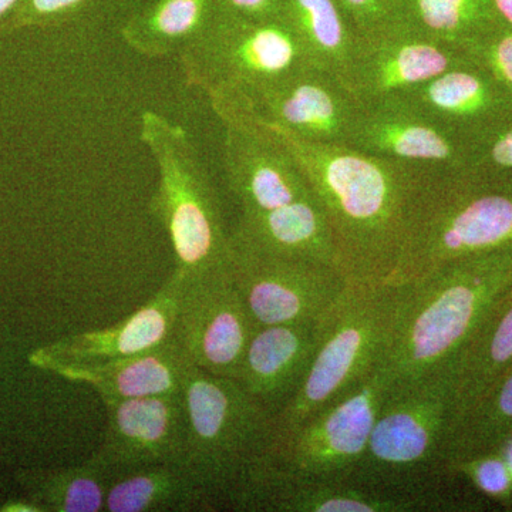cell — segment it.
I'll list each match as a JSON object with an SVG mask.
<instances>
[{"label": "cell", "instance_id": "6da1fadb", "mask_svg": "<svg viewBox=\"0 0 512 512\" xmlns=\"http://www.w3.org/2000/svg\"><path fill=\"white\" fill-rule=\"evenodd\" d=\"M268 127L289 148L315 194L340 274L349 284H389L421 197L440 175Z\"/></svg>", "mask_w": 512, "mask_h": 512}, {"label": "cell", "instance_id": "7a4b0ae2", "mask_svg": "<svg viewBox=\"0 0 512 512\" xmlns=\"http://www.w3.org/2000/svg\"><path fill=\"white\" fill-rule=\"evenodd\" d=\"M511 286L512 247L453 259L399 285L383 372L400 383L446 369Z\"/></svg>", "mask_w": 512, "mask_h": 512}, {"label": "cell", "instance_id": "3957f363", "mask_svg": "<svg viewBox=\"0 0 512 512\" xmlns=\"http://www.w3.org/2000/svg\"><path fill=\"white\" fill-rule=\"evenodd\" d=\"M453 427V380L446 369L392 383L349 478L383 493L441 495Z\"/></svg>", "mask_w": 512, "mask_h": 512}, {"label": "cell", "instance_id": "277c9868", "mask_svg": "<svg viewBox=\"0 0 512 512\" xmlns=\"http://www.w3.org/2000/svg\"><path fill=\"white\" fill-rule=\"evenodd\" d=\"M140 141L157 167L151 214L170 241L174 271L190 278L228 268L231 229L220 194L187 130L154 110L140 116Z\"/></svg>", "mask_w": 512, "mask_h": 512}, {"label": "cell", "instance_id": "5b68a950", "mask_svg": "<svg viewBox=\"0 0 512 512\" xmlns=\"http://www.w3.org/2000/svg\"><path fill=\"white\" fill-rule=\"evenodd\" d=\"M511 247L512 173L440 175L421 197L389 284H407L453 259Z\"/></svg>", "mask_w": 512, "mask_h": 512}, {"label": "cell", "instance_id": "8992f818", "mask_svg": "<svg viewBox=\"0 0 512 512\" xmlns=\"http://www.w3.org/2000/svg\"><path fill=\"white\" fill-rule=\"evenodd\" d=\"M183 466L217 500L229 501L271 450L274 416L235 379L192 366L183 386Z\"/></svg>", "mask_w": 512, "mask_h": 512}, {"label": "cell", "instance_id": "52a82bcc", "mask_svg": "<svg viewBox=\"0 0 512 512\" xmlns=\"http://www.w3.org/2000/svg\"><path fill=\"white\" fill-rule=\"evenodd\" d=\"M399 296V285L346 286L323 319L318 348L301 387L274 417L272 441L291 433L380 366Z\"/></svg>", "mask_w": 512, "mask_h": 512}, {"label": "cell", "instance_id": "ba28073f", "mask_svg": "<svg viewBox=\"0 0 512 512\" xmlns=\"http://www.w3.org/2000/svg\"><path fill=\"white\" fill-rule=\"evenodd\" d=\"M177 57L185 84L207 97L251 92L313 64L285 20L249 19L224 9Z\"/></svg>", "mask_w": 512, "mask_h": 512}, {"label": "cell", "instance_id": "9c48e42d", "mask_svg": "<svg viewBox=\"0 0 512 512\" xmlns=\"http://www.w3.org/2000/svg\"><path fill=\"white\" fill-rule=\"evenodd\" d=\"M390 384V377L377 366L349 392L272 441L268 460L298 480L349 478L365 453Z\"/></svg>", "mask_w": 512, "mask_h": 512}, {"label": "cell", "instance_id": "30bf717a", "mask_svg": "<svg viewBox=\"0 0 512 512\" xmlns=\"http://www.w3.org/2000/svg\"><path fill=\"white\" fill-rule=\"evenodd\" d=\"M222 124V158L239 215H272L319 205L289 148L247 111L210 101Z\"/></svg>", "mask_w": 512, "mask_h": 512}, {"label": "cell", "instance_id": "8fae6325", "mask_svg": "<svg viewBox=\"0 0 512 512\" xmlns=\"http://www.w3.org/2000/svg\"><path fill=\"white\" fill-rule=\"evenodd\" d=\"M231 247L229 271L256 328L325 318L349 284L326 262Z\"/></svg>", "mask_w": 512, "mask_h": 512}, {"label": "cell", "instance_id": "7c38bea8", "mask_svg": "<svg viewBox=\"0 0 512 512\" xmlns=\"http://www.w3.org/2000/svg\"><path fill=\"white\" fill-rule=\"evenodd\" d=\"M247 111L266 126L316 144L346 146L360 104L336 74L303 67L251 92L208 97Z\"/></svg>", "mask_w": 512, "mask_h": 512}, {"label": "cell", "instance_id": "4fadbf2b", "mask_svg": "<svg viewBox=\"0 0 512 512\" xmlns=\"http://www.w3.org/2000/svg\"><path fill=\"white\" fill-rule=\"evenodd\" d=\"M256 329L229 266L184 278L175 333L192 365L237 380Z\"/></svg>", "mask_w": 512, "mask_h": 512}, {"label": "cell", "instance_id": "5bb4252c", "mask_svg": "<svg viewBox=\"0 0 512 512\" xmlns=\"http://www.w3.org/2000/svg\"><path fill=\"white\" fill-rule=\"evenodd\" d=\"M346 146L439 175L470 170L474 153L466 138L394 97L360 106Z\"/></svg>", "mask_w": 512, "mask_h": 512}, {"label": "cell", "instance_id": "9a60e30c", "mask_svg": "<svg viewBox=\"0 0 512 512\" xmlns=\"http://www.w3.org/2000/svg\"><path fill=\"white\" fill-rule=\"evenodd\" d=\"M466 62L470 57L460 47L390 25L357 37L342 82L362 106L406 92Z\"/></svg>", "mask_w": 512, "mask_h": 512}, {"label": "cell", "instance_id": "2e32d148", "mask_svg": "<svg viewBox=\"0 0 512 512\" xmlns=\"http://www.w3.org/2000/svg\"><path fill=\"white\" fill-rule=\"evenodd\" d=\"M103 403L107 429L94 456L114 476L160 464L183 466L187 446L183 392Z\"/></svg>", "mask_w": 512, "mask_h": 512}, {"label": "cell", "instance_id": "e0dca14e", "mask_svg": "<svg viewBox=\"0 0 512 512\" xmlns=\"http://www.w3.org/2000/svg\"><path fill=\"white\" fill-rule=\"evenodd\" d=\"M183 275L173 271L136 312L106 329L74 333L30 353L29 362L50 372L66 365H96L156 349L175 335Z\"/></svg>", "mask_w": 512, "mask_h": 512}, {"label": "cell", "instance_id": "ac0fdd59", "mask_svg": "<svg viewBox=\"0 0 512 512\" xmlns=\"http://www.w3.org/2000/svg\"><path fill=\"white\" fill-rule=\"evenodd\" d=\"M392 97L466 138L473 146L512 119L510 97L483 67L471 60Z\"/></svg>", "mask_w": 512, "mask_h": 512}, {"label": "cell", "instance_id": "d6986e66", "mask_svg": "<svg viewBox=\"0 0 512 512\" xmlns=\"http://www.w3.org/2000/svg\"><path fill=\"white\" fill-rule=\"evenodd\" d=\"M323 319L262 326L249 340L237 382L272 416H278L301 387L318 348Z\"/></svg>", "mask_w": 512, "mask_h": 512}, {"label": "cell", "instance_id": "ffe728a7", "mask_svg": "<svg viewBox=\"0 0 512 512\" xmlns=\"http://www.w3.org/2000/svg\"><path fill=\"white\" fill-rule=\"evenodd\" d=\"M192 366L175 333L158 348L138 355L96 365L56 366L50 373L92 387L101 402H107L181 393Z\"/></svg>", "mask_w": 512, "mask_h": 512}, {"label": "cell", "instance_id": "44dd1931", "mask_svg": "<svg viewBox=\"0 0 512 512\" xmlns=\"http://www.w3.org/2000/svg\"><path fill=\"white\" fill-rule=\"evenodd\" d=\"M511 367L512 286L495 302L446 367L454 389L453 433L458 424L493 392Z\"/></svg>", "mask_w": 512, "mask_h": 512}, {"label": "cell", "instance_id": "7402d4cb", "mask_svg": "<svg viewBox=\"0 0 512 512\" xmlns=\"http://www.w3.org/2000/svg\"><path fill=\"white\" fill-rule=\"evenodd\" d=\"M181 464H160L119 474L107 491V512L204 510L217 503Z\"/></svg>", "mask_w": 512, "mask_h": 512}, {"label": "cell", "instance_id": "603a6c76", "mask_svg": "<svg viewBox=\"0 0 512 512\" xmlns=\"http://www.w3.org/2000/svg\"><path fill=\"white\" fill-rule=\"evenodd\" d=\"M220 9L218 0H156L121 26V39L147 59L177 56L210 26Z\"/></svg>", "mask_w": 512, "mask_h": 512}, {"label": "cell", "instance_id": "cb8c5ba5", "mask_svg": "<svg viewBox=\"0 0 512 512\" xmlns=\"http://www.w3.org/2000/svg\"><path fill=\"white\" fill-rule=\"evenodd\" d=\"M392 25L464 52L500 26L490 0H397Z\"/></svg>", "mask_w": 512, "mask_h": 512}, {"label": "cell", "instance_id": "d4e9b609", "mask_svg": "<svg viewBox=\"0 0 512 512\" xmlns=\"http://www.w3.org/2000/svg\"><path fill=\"white\" fill-rule=\"evenodd\" d=\"M16 477L28 497L55 512L104 511L107 491L116 478L94 454L80 466L19 471Z\"/></svg>", "mask_w": 512, "mask_h": 512}, {"label": "cell", "instance_id": "484cf974", "mask_svg": "<svg viewBox=\"0 0 512 512\" xmlns=\"http://www.w3.org/2000/svg\"><path fill=\"white\" fill-rule=\"evenodd\" d=\"M286 22L302 40L312 63L342 80L356 45L338 0H282Z\"/></svg>", "mask_w": 512, "mask_h": 512}, {"label": "cell", "instance_id": "4316f807", "mask_svg": "<svg viewBox=\"0 0 512 512\" xmlns=\"http://www.w3.org/2000/svg\"><path fill=\"white\" fill-rule=\"evenodd\" d=\"M512 430V367L497 387L454 430L448 443L446 470L463 458L494 447Z\"/></svg>", "mask_w": 512, "mask_h": 512}, {"label": "cell", "instance_id": "83f0119b", "mask_svg": "<svg viewBox=\"0 0 512 512\" xmlns=\"http://www.w3.org/2000/svg\"><path fill=\"white\" fill-rule=\"evenodd\" d=\"M90 2L92 0H20L15 12L0 25V35L62 25Z\"/></svg>", "mask_w": 512, "mask_h": 512}, {"label": "cell", "instance_id": "f1b7e54d", "mask_svg": "<svg viewBox=\"0 0 512 512\" xmlns=\"http://www.w3.org/2000/svg\"><path fill=\"white\" fill-rule=\"evenodd\" d=\"M466 53L471 62L483 67L512 100V29L498 26L467 47Z\"/></svg>", "mask_w": 512, "mask_h": 512}, {"label": "cell", "instance_id": "f546056e", "mask_svg": "<svg viewBox=\"0 0 512 512\" xmlns=\"http://www.w3.org/2000/svg\"><path fill=\"white\" fill-rule=\"evenodd\" d=\"M357 37L389 28L396 15L397 0H338Z\"/></svg>", "mask_w": 512, "mask_h": 512}, {"label": "cell", "instance_id": "4dcf8cb0", "mask_svg": "<svg viewBox=\"0 0 512 512\" xmlns=\"http://www.w3.org/2000/svg\"><path fill=\"white\" fill-rule=\"evenodd\" d=\"M220 8L255 20H285L282 0H218ZM286 22V20H285Z\"/></svg>", "mask_w": 512, "mask_h": 512}, {"label": "cell", "instance_id": "1f68e13d", "mask_svg": "<svg viewBox=\"0 0 512 512\" xmlns=\"http://www.w3.org/2000/svg\"><path fill=\"white\" fill-rule=\"evenodd\" d=\"M497 454L498 457L503 461L505 468H507L508 476H510L512 481V430L510 433L505 434L503 439L498 441L494 447H491L490 450L484 451V453Z\"/></svg>", "mask_w": 512, "mask_h": 512}, {"label": "cell", "instance_id": "d6a6232c", "mask_svg": "<svg viewBox=\"0 0 512 512\" xmlns=\"http://www.w3.org/2000/svg\"><path fill=\"white\" fill-rule=\"evenodd\" d=\"M0 511L3 512H43L45 508L36 503L32 498H15V500L6 501L0 505Z\"/></svg>", "mask_w": 512, "mask_h": 512}, {"label": "cell", "instance_id": "836d02e7", "mask_svg": "<svg viewBox=\"0 0 512 512\" xmlns=\"http://www.w3.org/2000/svg\"><path fill=\"white\" fill-rule=\"evenodd\" d=\"M498 25L512 29V0H490Z\"/></svg>", "mask_w": 512, "mask_h": 512}, {"label": "cell", "instance_id": "e575fe53", "mask_svg": "<svg viewBox=\"0 0 512 512\" xmlns=\"http://www.w3.org/2000/svg\"><path fill=\"white\" fill-rule=\"evenodd\" d=\"M20 0H0V25L15 12Z\"/></svg>", "mask_w": 512, "mask_h": 512}]
</instances>
